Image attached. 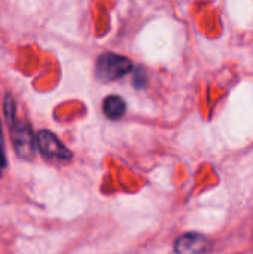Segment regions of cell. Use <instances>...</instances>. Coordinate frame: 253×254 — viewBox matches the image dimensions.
Here are the masks:
<instances>
[{"instance_id": "6da1fadb", "label": "cell", "mask_w": 253, "mask_h": 254, "mask_svg": "<svg viewBox=\"0 0 253 254\" xmlns=\"http://www.w3.org/2000/svg\"><path fill=\"white\" fill-rule=\"evenodd\" d=\"M133 70V63L119 54L104 52L97 58L95 74L103 82H112L124 77Z\"/></svg>"}, {"instance_id": "7a4b0ae2", "label": "cell", "mask_w": 253, "mask_h": 254, "mask_svg": "<svg viewBox=\"0 0 253 254\" xmlns=\"http://www.w3.org/2000/svg\"><path fill=\"white\" fill-rule=\"evenodd\" d=\"M10 135L16 155L21 159H31L37 147L30 124L25 121H13V125L10 127Z\"/></svg>"}, {"instance_id": "3957f363", "label": "cell", "mask_w": 253, "mask_h": 254, "mask_svg": "<svg viewBox=\"0 0 253 254\" xmlns=\"http://www.w3.org/2000/svg\"><path fill=\"white\" fill-rule=\"evenodd\" d=\"M36 147L39 152L49 159L55 161H70L73 153L60 141V138L48 129H42L36 135Z\"/></svg>"}, {"instance_id": "277c9868", "label": "cell", "mask_w": 253, "mask_h": 254, "mask_svg": "<svg viewBox=\"0 0 253 254\" xmlns=\"http://www.w3.org/2000/svg\"><path fill=\"white\" fill-rule=\"evenodd\" d=\"M210 247V241L206 235L189 232L179 237L174 243L176 254H204Z\"/></svg>"}, {"instance_id": "5b68a950", "label": "cell", "mask_w": 253, "mask_h": 254, "mask_svg": "<svg viewBox=\"0 0 253 254\" xmlns=\"http://www.w3.org/2000/svg\"><path fill=\"white\" fill-rule=\"evenodd\" d=\"M125 110H127V104L118 95H109L103 101V113L106 118H109L112 121L121 119L125 115Z\"/></svg>"}, {"instance_id": "8992f818", "label": "cell", "mask_w": 253, "mask_h": 254, "mask_svg": "<svg viewBox=\"0 0 253 254\" xmlns=\"http://www.w3.org/2000/svg\"><path fill=\"white\" fill-rule=\"evenodd\" d=\"M3 107H4V116L7 119V122H12L15 119V100L7 94L3 100Z\"/></svg>"}, {"instance_id": "52a82bcc", "label": "cell", "mask_w": 253, "mask_h": 254, "mask_svg": "<svg viewBox=\"0 0 253 254\" xmlns=\"http://www.w3.org/2000/svg\"><path fill=\"white\" fill-rule=\"evenodd\" d=\"M133 85L139 89L145 88V85H146V70L145 68H142V67L136 68V71L133 74Z\"/></svg>"}, {"instance_id": "ba28073f", "label": "cell", "mask_w": 253, "mask_h": 254, "mask_svg": "<svg viewBox=\"0 0 253 254\" xmlns=\"http://www.w3.org/2000/svg\"><path fill=\"white\" fill-rule=\"evenodd\" d=\"M6 167V156H4V150H3V135H1V127H0V176L3 173Z\"/></svg>"}]
</instances>
